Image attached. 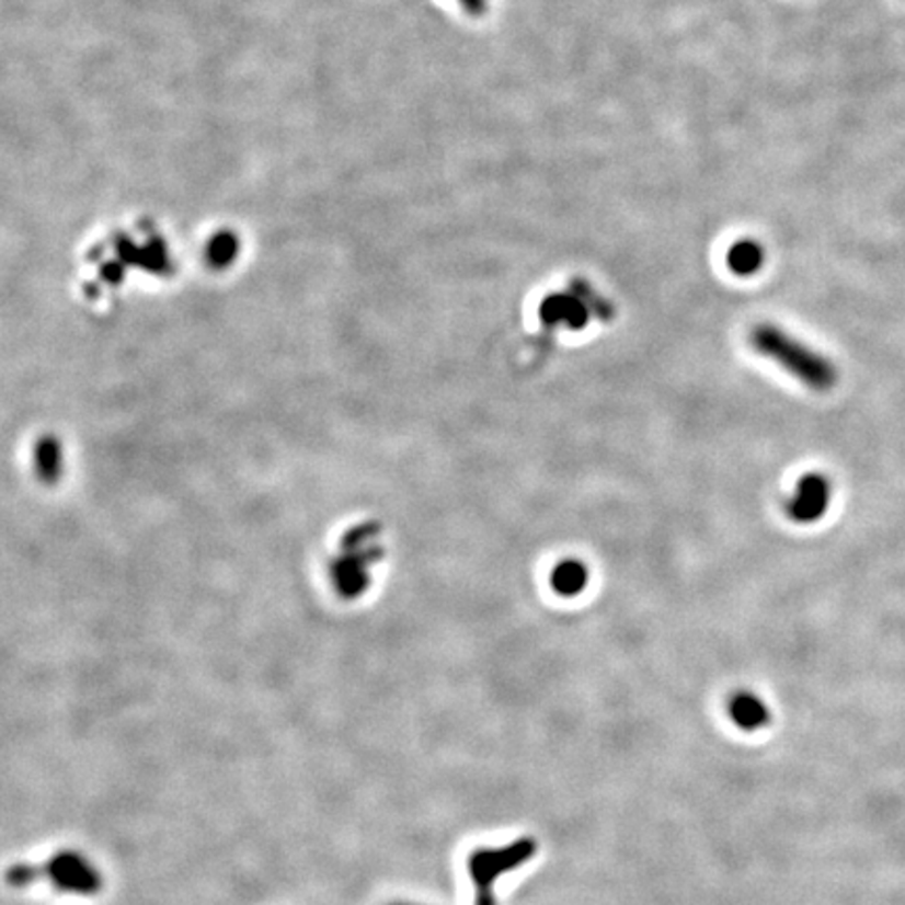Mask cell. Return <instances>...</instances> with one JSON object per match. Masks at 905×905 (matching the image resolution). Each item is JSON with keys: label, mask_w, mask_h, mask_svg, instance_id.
I'll return each instance as SVG.
<instances>
[{"label": "cell", "mask_w": 905, "mask_h": 905, "mask_svg": "<svg viewBox=\"0 0 905 905\" xmlns=\"http://www.w3.org/2000/svg\"><path fill=\"white\" fill-rule=\"evenodd\" d=\"M459 2L470 15H477V18L486 11V0H459Z\"/></svg>", "instance_id": "9c48e42d"}, {"label": "cell", "mask_w": 905, "mask_h": 905, "mask_svg": "<svg viewBox=\"0 0 905 905\" xmlns=\"http://www.w3.org/2000/svg\"><path fill=\"white\" fill-rule=\"evenodd\" d=\"M730 715L742 730H757L767 723L769 713L761 700L753 694H736L730 702Z\"/></svg>", "instance_id": "ba28073f"}, {"label": "cell", "mask_w": 905, "mask_h": 905, "mask_svg": "<svg viewBox=\"0 0 905 905\" xmlns=\"http://www.w3.org/2000/svg\"><path fill=\"white\" fill-rule=\"evenodd\" d=\"M4 881L13 889H27L36 882L45 881L59 893L76 897H95L105 886V877L96 868L95 861L73 849L57 851L38 866L15 863L7 868Z\"/></svg>", "instance_id": "6da1fadb"}, {"label": "cell", "mask_w": 905, "mask_h": 905, "mask_svg": "<svg viewBox=\"0 0 905 905\" xmlns=\"http://www.w3.org/2000/svg\"><path fill=\"white\" fill-rule=\"evenodd\" d=\"M765 250L755 239H740L728 250V266L738 277H751L761 271Z\"/></svg>", "instance_id": "8992f818"}, {"label": "cell", "mask_w": 905, "mask_h": 905, "mask_svg": "<svg viewBox=\"0 0 905 905\" xmlns=\"http://www.w3.org/2000/svg\"><path fill=\"white\" fill-rule=\"evenodd\" d=\"M589 581V571L578 560H564L551 572V587L560 596H578Z\"/></svg>", "instance_id": "52a82bcc"}, {"label": "cell", "mask_w": 905, "mask_h": 905, "mask_svg": "<svg viewBox=\"0 0 905 905\" xmlns=\"http://www.w3.org/2000/svg\"><path fill=\"white\" fill-rule=\"evenodd\" d=\"M537 845L530 838H523L505 849H491V851H477L470 859V874L478 886V905H493V893L491 886L500 879L501 874L509 872L512 868L525 863L526 859L532 858Z\"/></svg>", "instance_id": "3957f363"}, {"label": "cell", "mask_w": 905, "mask_h": 905, "mask_svg": "<svg viewBox=\"0 0 905 905\" xmlns=\"http://www.w3.org/2000/svg\"><path fill=\"white\" fill-rule=\"evenodd\" d=\"M589 317L592 307L574 287L569 294H551L541 305V319L548 325H566L578 330L589 323Z\"/></svg>", "instance_id": "5b68a950"}, {"label": "cell", "mask_w": 905, "mask_h": 905, "mask_svg": "<svg viewBox=\"0 0 905 905\" xmlns=\"http://www.w3.org/2000/svg\"><path fill=\"white\" fill-rule=\"evenodd\" d=\"M751 344L759 355L776 360L790 376L815 392H828L838 381V371L830 358L815 353L776 325H757L751 332Z\"/></svg>", "instance_id": "7a4b0ae2"}, {"label": "cell", "mask_w": 905, "mask_h": 905, "mask_svg": "<svg viewBox=\"0 0 905 905\" xmlns=\"http://www.w3.org/2000/svg\"><path fill=\"white\" fill-rule=\"evenodd\" d=\"M833 484L824 474H807L797 484L794 495L787 501L788 518L797 525L817 523L830 507Z\"/></svg>", "instance_id": "277c9868"}]
</instances>
